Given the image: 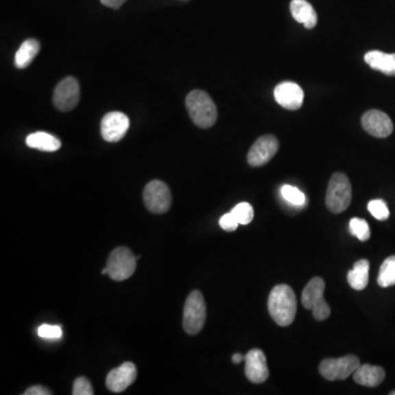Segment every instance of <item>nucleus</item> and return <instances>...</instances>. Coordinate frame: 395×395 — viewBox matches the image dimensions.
Returning <instances> with one entry per match:
<instances>
[{"instance_id":"obj_1","label":"nucleus","mask_w":395,"mask_h":395,"mask_svg":"<svg viewBox=\"0 0 395 395\" xmlns=\"http://www.w3.org/2000/svg\"><path fill=\"white\" fill-rule=\"evenodd\" d=\"M268 311L279 327H289L296 315V298L292 288L278 285L271 290L268 298Z\"/></svg>"},{"instance_id":"obj_2","label":"nucleus","mask_w":395,"mask_h":395,"mask_svg":"<svg viewBox=\"0 0 395 395\" xmlns=\"http://www.w3.org/2000/svg\"><path fill=\"white\" fill-rule=\"evenodd\" d=\"M186 108L194 125L201 129H209L216 125L218 109L210 96L203 90H192L186 98Z\"/></svg>"},{"instance_id":"obj_3","label":"nucleus","mask_w":395,"mask_h":395,"mask_svg":"<svg viewBox=\"0 0 395 395\" xmlns=\"http://www.w3.org/2000/svg\"><path fill=\"white\" fill-rule=\"evenodd\" d=\"M325 282L315 277L309 280L302 292L301 301L305 309H311L316 321H324L331 315V307L324 298Z\"/></svg>"},{"instance_id":"obj_4","label":"nucleus","mask_w":395,"mask_h":395,"mask_svg":"<svg viewBox=\"0 0 395 395\" xmlns=\"http://www.w3.org/2000/svg\"><path fill=\"white\" fill-rule=\"evenodd\" d=\"M207 318V307L205 298L200 291L194 290L189 294L183 307V325L186 333L196 335L205 327Z\"/></svg>"},{"instance_id":"obj_5","label":"nucleus","mask_w":395,"mask_h":395,"mask_svg":"<svg viewBox=\"0 0 395 395\" xmlns=\"http://www.w3.org/2000/svg\"><path fill=\"white\" fill-rule=\"evenodd\" d=\"M351 202V185L343 173H336L329 180L327 192V207L335 214L344 212Z\"/></svg>"},{"instance_id":"obj_6","label":"nucleus","mask_w":395,"mask_h":395,"mask_svg":"<svg viewBox=\"0 0 395 395\" xmlns=\"http://www.w3.org/2000/svg\"><path fill=\"white\" fill-rule=\"evenodd\" d=\"M136 259L130 249L127 247H118L111 253L105 268L108 276L116 281L127 280L134 274L136 269Z\"/></svg>"},{"instance_id":"obj_7","label":"nucleus","mask_w":395,"mask_h":395,"mask_svg":"<svg viewBox=\"0 0 395 395\" xmlns=\"http://www.w3.org/2000/svg\"><path fill=\"white\" fill-rule=\"evenodd\" d=\"M143 200L149 212L164 214L170 209L172 194L166 183L161 180H152L144 188Z\"/></svg>"},{"instance_id":"obj_8","label":"nucleus","mask_w":395,"mask_h":395,"mask_svg":"<svg viewBox=\"0 0 395 395\" xmlns=\"http://www.w3.org/2000/svg\"><path fill=\"white\" fill-rule=\"evenodd\" d=\"M360 366L359 358L354 355L342 357L337 359H325L320 364V373L329 381H337L354 374Z\"/></svg>"},{"instance_id":"obj_9","label":"nucleus","mask_w":395,"mask_h":395,"mask_svg":"<svg viewBox=\"0 0 395 395\" xmlns=\"http://www.w3.org/2000/svg\"><path fill=\"white\" fill-rule=\"evenodd\" d=\"M79 99H81V87L76 78H64L54 89L53 105L58 110L63 112L73 110L77 107Z\"/></svg>"},{"instance_id":"obj_10","label":"nucleus","mask_w":395,"mask_h":395,"mask_svg":"<svg viewBox=\"0 0 395 395\" xmlns=\"http://www.w3.org/2000/svg\"><path fill=\"white\" fill-rule=\"evenodd\" d=\"M279 149V142L274 136H260L247 154V163L252 167L264 166L272 160Z\"/></svg>"},{"instance_id":"obj_11","label":"nucleus","mask_w":395,"mask_h":395,"mask_svg":"<svg viewBox=\"0 0 395 395\" xmlns=\"http://www.w3.org/2000/svg\"><path fill=\"white\" fill-rule=\"evenodd\" d=\"M130 127V119L122 112H109L103 116L100 131L103 140L110 143L121 141Z\"/></svg>"},{"instance_id":"obj_12","label":"nucleus","mask_w":395,"mask_h":395,"mask_svg":"<svg viewBox=\"0 0 395 395\" xmlns=\"http://www.w3.org/2000/svg\"><path fill=\"white\" fill-rule=\"evenodd\" d=\"M361 125L366 132L374 138H384L392 134V120L380 110H369L361 118Z\"/></svg>"},{"instance_id":"obj_13","label":"nucleus","mask_w":395,"mask_h":395,"mask_svg":"<svg viewBox=\"0 0 395 395\" xmlns=\"http://www.w3.org/2000/svg\"><path fill=\"white\" fill-rule=\"evenodd\" d=\"M138 370L132 362H125L120 367L111 370L107 376L105 384L111 392H123L136 381Z\"/></svg>"},{"instance_id":"obj_14","label":"nucleus","mask_w":395,"mask_h":395,"mask_svg":"<svg viewBox=\"0 0 395 395\" xmlns=\"http://www.w3.org/2000/svg\"><path fill=\"white\" fill-rule=\"evenodd\" d=\"M275 99L282 108L298 110L303 105L304 92L298 84L283 81L275 88Z\"/></svg>"},{"instance_id":"obj_15","label":"nucleus","mask_w":395,"mask_h":395,"mask_svg":"<svg viewBox=\"0 0 395 395\" xmlns=\"http://www.w3.org/2000/svg\"><path fill=\"white\" fill-rule=\"evenodd\" d=\"M245 374L253 383H263L269 377L265 354L260 349H252L245 356Z\"/></svg>"},{"instance_id":"obj_16","label":"nucleus","mask_w":395,"mask_h":395,"mask_svg":"<svg viewBox=\"0 0 395 395\" xmlns=\"http://www.w3.org/2000/svg\"><path fill=\"white\" fill-rule=\"evenodd\" d=\"M354 380L364 387H376L383 382L385 371L379 366L360 365L355 371Z\"/></svg>"},{"instance_id":"obj_17","label":"nucleus","mask_w":395,"mask_h":395,"mask_svg":"<svg viewBox=\"0 0 395 395\" xmlns=\"http://www.w3.org/2000/svg\"><path fill=\"white\" fill-rule=\"evenodd\" d=\"M290 12L294 20L307 29H313L318 25V14L307 0H292Z\"/></svg>"},{"instance_id":"obj_18","label":"nucleus","mask_w":395,"mask_h":395,"mask_svg":"<svg viewBox=\"0 0 395 395\" xmlns=\"http://www.w3.org/2000/svg\"><path fill=\"white\" fill-rule=\"evenodd\" d=\"M365 62L374 71H379L387 76H395V54L370 51L366 53Z\"/></svg>"},{"instance_id":"obj_19","label":"nucleus","mask_w":395,"mask_h":395,"mask_svg":"<svg viewBox=\"0 0 395 395\" xmlns=\"http://www.w3.org/2000/svg\"><path fill=\"white\" fill-rule=\"evenodd\" d=\"M25 143L31 149H40L43 152H56L61 149V141L50 133L36 132L28 136Z\"/></svg>"},{"instance_id":"obj_20","label":"nucleus","mask_w":395,"mask_h":395,"mask_svg":"<svg viewBox=\"0 0 395 395\" xmlns=\"http://www.w3.org/2000/svg\"><path fill=\"white\" fill-rule=\"evenodd\" d=\"M369 268L370 264L367 259H360L355 263L354 268L347 275V281L354 290L366 289L369 282Z\"/></svg>"},{"instance_id":"obj_21","label":"nucleus","mask_w":395,"mask_h":395,"mask_svg":"<svg viewBox=\"0 0 395 395\" xmlns=\"http://www.w3.org/2000/svg\"><path fill=\"white\" fill-rule=\"evenodd\" d=\"M41 50L40 42L36 39H28L20 45L14 56V65L19 69L28 67Z\"/></svg>"},{"instance_id":"obj_22","label":"nucleus","mask_w":395,"mask_h":395,"mask_svg":"<svg viewBox=\"0 0 395 395\" xmlns=\"http://www.w3.org/2000/svg\"><path fill=\"white\" fill-rule=\"evenodd\" d=\"M378 285L382 288L395 285V256L387 257L380 267Z\"/></svg>"},{"instance_id":"obj_23","label":"nucleus","mask_w":395,"mask_h":395,"mask_svg":"<svg viewBox=\"0 0 395 395\" xmlns=\"http://www.w3.org/2000/svg\"><path fill=\"white\" fill-rule=\"evenodd\" d=\"M349 231L351 234L354 235L359 241L366 242L370 238V227L364 218H351L349 222Z\"/></svg>"},{"instance_id":"obj_24","label":"nucleus","mask_w":395,"mask_h":395,"mask_svg":"<svg viewBox=\"0 0 395 395\" xmlns=\"http://www.w3.org/2000/svg\"><path fill=\"white\" fill-rule=\"evenodd\" d=\"M231 213L238 220V223L242 224V225H247L254 218V209H253L252 205H249L247 202L238 203L236 207H233Z\"/></svg>"},{"instance_id":"obj_25","label":"nucleus","mask_w":395,"mask_h":395,"mask_svg":"<svg viewBox=\"0 0 395 395\" xmlns=\"http://www.w3.org/2000/svg\"><path fill=\"white\" fill-rule=\"evenodd\" d=\"M281 194L285 201L293 205H303L307 201V198L304 196L303 192L293 186H283L281 188Z\"/></svg>"},{"instance_id":"obj_26","label":"nucleus","mask_w":395,"mask_h":395,"mask_svg":"<svg viewBox=\"0 0 395 395\" xmlns=\"http://www.w3.org/2000/svg\"><path fill=\"white\" fill-rule=\"evenodd\" d=\"M368 210L379 221H385L390 216L389 207L383 200L377 199L368 203Z\"/></svg>"},{"instance_id":"obj_27","label":"nucleus","mask_w":395,"mask_h":395,"mask_svg":"<svg viewBox=\"0 0 395 395\" xmlns=\"http://www.w3.org/2000/svg\"><path fill=\"white\" fill-rule=\"evenodd\" d=\"M73 394L74 395H92L94 389L88 379L85 377H79L75 380L73 384Z\"/></svg>"},{"instance_id":"obj_28","label":"nucleus","mask_w":395,"mask_h":395,"mask_svg":"<svg viewBox=\"0 0 395 395\" xmlns=\"http://www.w3.org/2000/svg\"><path fill=\"white\" fill-rule=\"evenodd\" d=\"M38 334H39L40 337L44 338V340H60L63 332H62V329L60 327L43 324L39 327Z\"/></svg>"},{"instance_id":"obj_29","label":"nucleus","mask_w":395,"mask_h":395,"mask_svg":"<svg viewBox=\"0 0 395 395\" xmlns=\"http://www.w3.org/2000/svg\"><path fill=\"white\" fill-rule=\"evenodd\" d=\"M218 224H220V227H221L224 231H227V232H234L235 229H238V225H240L238 220L234 218V216H233L231 212L224 214V216L220 218Z\"/></svg>"},{"instance_id":"obj_30","label":"nucleus","mask_w":395,"mask_h":395,"mask_svg":"<svg viewBox=\"0 0 395 395\" xmlns=\"http://www.w3.org/2000/svg\"><path fill=\"white\" fill-rule=\"evenodd\" d=\"M25 395H51L50 390L47 389V387H42V385H34V387H29V389L25 390Z\"/></svg>"},{"instance_id":"obj_31","label":"nucleus","mask_w":395,"mask_h":395,"mask_svg":"<svg viewBox=\"0 0 395 395\" xmlns=\"http://www.w3.org/2000/svg\"><path fill=\"white\" fill-rule=\"evenodd\" d=\"M103 6L112 9H119L127 0H100Z\"/></svg>"},{"instance_id":"obj_32","label":"nucleus","mask_w":395,"mask_h":395,"mask_svg":"<svg viewBox=\"0 0 395 395\" xmlns=\"http://www.w3.org/2000/svg\"><path fill=\"white\" fill-rule=\"evenodd\" d=\"M232 361L236 364V365H238V364H241L242 361H245V357L241 354L233 355Z\"/></svg>"},{"instance_id":"obj_33","label":"nucleus","mask_w":395,"mask_h":395,"mask_svg":"<svg viewBox=\"0 0 395 395\" xmlns=\"http://www.w3.org/2000/svg\"><path fill=\"white\" fill-rule=\"evenodd\" d=\"M391 395H395V391H392V392L390 393Z\"/></svg>"}]
</instances>
